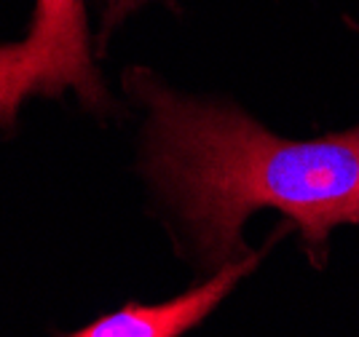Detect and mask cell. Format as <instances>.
Returning <instances> with one entry per match:
<instances>
[{
  "mask_svg": "<svg viewBox=\"0 0 359 337\" xmlns=\"http://www.w3.org/2000/svg\"><path fill=\"white\" fill-rule=\"evenodd\" d=\"M126 88L148 110L142 172L207 268L247 254L244 222L276 209L298 225L311 263L327 260V233L359 225V126L287 139L239 107L185 97L145 67Z\"/></svg>",
  "mask_w": 359,
  "mask_h": 337,
  "instance_id": "cell-1",
  "label": "cell"
},
{
  "mask_svg": "<svg viewBox=\"0 0 359 337\" xmlns=\"http://www.w3.org/2000/svg\"><path fill=\"white\" fill-rule=\"evenodd\" d=\"M65 91L91 113L113 110L94 62L86 0H32L27 35L0 43V129H14L30 97L57 99Z\"/></svg>",
  "mask_w": 359,
  "mask_h": 337,
  "instance_id": "cell-2",
  "label": "cell"
},
{
  "mask_svg": "<svg viewBox=\"0 0 359 337\" xmlns=\"http://www.w3.org/2000/svg\"><path fill=\"white\" fill-rule=\"evenodd\" d=\"M263 252H247L215 270V276L198 287L164 303L129 300L113 313L89 322L67 337H182L210 316L241 279H247L260 263Z\"/></svg>",
  "mask_w": 359,
  "mask_h": 337,
  "instance_id": "cell-3",
  "label": "cell"
},
{
  "mask_svg": "<svg viewBox=\"0 0 359 337\" xmlns=\"http://www.w3.org/2000/svg\"><path fill=\"white\" fill-rule=\"evenodd\" d=\"M150 0H102V16H100V48H105L107 38L129 19L137 14L142 6H148Z\"/></svg>",
  "mask_w": 359,
  "mask_h": 337,
  "instance_id": "cell-4",
  "label": "cell"
}]
</instances>
